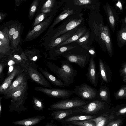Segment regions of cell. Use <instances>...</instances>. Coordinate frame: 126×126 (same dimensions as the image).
I'll use <instances>...</instances> for the list:
<instances>
[{
    "label": "cell",
    "mask_w": 126,
    "mask_h": 126,
    "mask_svg": "<svg viewBox=\"0 0 126 126\" xmlns=\"http://www.w3.org/2000/svg\"><path fill=\"white\" fill-rule=\"evenodd\" d=\"M26 70L21 65L16 67L13 72L6 78L0 86V94H2L9 87L15 77Z\"/></svg>",
    "instance_id": "obj_12"
},
{
    "label": "cell",
    "mask_w": 126,
    "mask_h": 126,
    "mask_svg": "<svg viewBox=\"0 0 126 126\" xmlns=\"http://www.w3.org/2000/svg\"><path fill=\"white\" fill-rule=\"evenodd\" d=\"M108 16L109 19L112 27L113 28L115 24V19L112 12L109 6L107 7Z\"/></svg>",
    "instance_id": "obj_38"
},
{
    "label": "cell",
    "mask_w": 126,
    "mask_h": 126,
    "mask_svg": "<svg viewBox=\"0 0 126 126\" xmlns=\"http://www.w3.org/2000/svg\"><path fill=\"white\" fill-rule=\"evenodd\" d=\"M28 88V81H27L4 95L3 97L5 99H11V104L9 107V111L12 112L15 111L19 114L28 109L24 106L26 100L27 98Z\"/></svg>",
    "instance_id": "obj_2"
},
{
    "label": "cell",
    "mask_w": 126,
    "mask_h": 126,
    "mask_svg": "<svg viewBox=\"0 0 126 126\" xmlns=\"http://www.w3.org/2000/svg\"><path fill=\"white\" fill-rule=\"evenodd\" d=\"M45 126H57L56 124H53L51 123H47L46 124Z\"/></svg>",
    "instance_id": "obj_51"
},
{
    "label": "cell",
    "mask_w": 126,
    "mask_h": 126,
    "mask_svg": "<svg viewBox=\"0 0 126 126\" xmlns=\"http://www.w3.org/2000/svg\"><path fill=\"white\" fill-rule=\"evenodd\" d=\"M118 38L122 42L124 43L126 42V27L123 28L119 33Z\"/></svg>",
    "instance_id": "obj_39"
},
{
    "label": "cell",
    "mask_w": 126,
    "mask_h": 126,
    "mask_svg": "<svg viewBox=\"0 0 126 126\" xmlns=\"http://www.w3.org/2000/svg\"><path fill=\"white\" fill-rule=\"evenodd\" d=\"M66 124H72L79 126H95L96 125L95 122L91 120L86 121H73Z\"/></svg>",
    "instance_id": "obj_30"
},
{
    "label": "cell",
    "mask_w": 126,
    "mask_h": 126,
    "mask_svg": "<svg viewBox=\"0 0 126 126\" xmlns=\"http://www.w3.org/2000/svg\"><path fill=\"white\" fill-rule=\"evenodd\" d=\"M116 5L118 6L119 8H120V9L122 10V4L119 1L116 4Z\"/></svg>",
    "instance_id": "obj_49"
},
{
    "label": "cell",
    "mask_w": 126,
    "mask_h": 126,
    "mask_svg": "<svg viewBox=\"0 0 126 126\" xmlns=\"http://www.w3.org/2000/svg\"><path fill=\"white\" fill-rule=\"evenodd\" d=\"M82 17L79 18H76L72 20L69 22L66 26H63V27L59 30L51 38L50 40H53L60 36L75 29L80 25L82 22Z\"/></svg>",
    "instance_id": "obj_13"
},
{
    "label": "cell",
    "mask_w": 126,
    "mask_h": 126,
    "mask_svg": "<svg viewBox=\"0 0 126 126\" xmlns=\"http://www.w3.org/2000/svg\"><path fill=\"white\" fill-rule=\"evenodd\" d=\"M7 61L6 66L8 71L7 76H8L14 71L15 69L20 65V63L15 59L9 56L6 58Z\"/></svg>",
    "instance_id": "obj_26"
},
{
    "label": "cell",
    "mask_w": 126,
    "mask_h": 126,
    "mask_svg": "<svg viewBox=\"0 0 126 126\" xmlns=\"http://www.w3.org/2000/svg\"><path fill=\"white\" fill-rule=\"evenodd\" d=\"M86 30L84 28L80 27L78 29L75 33L63 43L58 45L56 48L61 47V46L76 41L86 33Z\"/></svg>",
    "instance_id": "obj_22"
},
{
    "label": "cell",
    "mask_w": 126,
    "mask_h": 126,
    "mask_svg": "<svg viewBox=\"0 0 126 126\" xmlns=\"http://www.w3.org/2000/svg\"><path fill=\"white\" fill-rule=\"evenodd\" d=\"M126 113V106L121 109L117 112L116 115L119 116L123 115Z\"/></svg>",
    "instance_id": "obj_45"
},
{
    "label": "cell",
    "mask_w": 126,
    "mask_h": 126,
    "mask_svg": "<svg viewBox=\"0 0 126 126\" xmlns=\"http://www.w3.org/2000/svg\"><path fill=\"white\" fill-rule=\"evenodd\" d=\"M89 53L90 54L91 57H95L96 54L94 49L93 48H91L88 49Z\"/></svg>",
    "instance_id": "obj_46"
},
{
    "label": "cell",
    "mask_w": 126,
    "mask_h": 126,
    "mask_svg": "<svg viewBox=\"0 0 126 126\" xmlns=\"http://www.w3.org/2000/svg\"><path fill=\"white\" fill-rule=\"evenodd\" d=\"M46 13H41L39 14L35 18L34 22L33 24V27H35L39 24L47 16Z\"/></svg>",
    "instance_id": "obj_36"
},
{
    "label": "cell",
    "mask_w": 126,
    "mask_h": 126,
    "mask_svg": "<svg viewBox=\"0 0 126 126\" xmlns=\"http://www.w3.org/2000/svg\"><path fill=\"white\" fill-rule=\"evenodd\" d=\"M7 15L6 13H3L2 12L0 13V22H1L4 19Z\"/></svg>",
    "instance_id": "obj_47"
},
{
    "label": "cell",
    "mask_w": 126,
    "mask_h": 126,
    "mask_svg": "<svg viewBox=\"0 0 126 126\" xmlns=\"http://www.w3.org/2000/svg\"><path fill=\"white\" fill-rule=\"evenodd\" d=\"M119 73L124 81L126 82V62L122 64Z\"/></svg>",
    "instance_id": "obj_40"
},
{
    "label": "cell",
    "mask_w": 126,
    "mask_h": 126,
    "mask_svg": "<svg viewBox=\"0 0 126 126\" xmlns=\"http://www.w3.org/2000/svg\"><path fill=\"white\" fill-rule=\"evenodd\" d=\"M114 95L116 99L126 98V85L123 86L116 92Z\"/></svg>",
    "instance_id": "obj_32"
},
{
    "label": "cell",
    "mask_w": 126,
    "mask_h": 126,
    "mask_svg": "<svg viewBox=\"0 0 126 126\" xmlns=\"http://www.w3.org/2000/svg\"><path fill=\"white\" fill-rule=\"evenodd\" d=\"M123 120L119 119L110 122L106 126H120L122 124Z\"/></svg>",
    "instance_id": "obj_44"
},
{
    "label": "cell",
    "mask_w": 126,
    "mask_h": 126,
    "mask_svg": "<svg viewBox=\"0 0 126 126\" xmlns=\"http://www.w3.org/2000/svg\"><path fill=\"white\" fill-rule=\"evenodd\" d=\"M9 56L17 61L20 64L23 61H25V59L23 58L21 54L19 55L15 53Z\"/></svg>",
    "instance_id": "obj_43"
},
{
    "label": "cell",
    "mask_w": 126,
    "mask_h": 126,
    "mask_svg": "<svg viewBox=\"0 0 126 126\" xmlns=\"http://www.w3.org/2000/svg\"><path fill=\"white\" fill-rule=\"evenodd\" d=\"M54 18V16H48L44 21L34 27L28 33L24 42L34 40L38 37L48 27Z\"/></svg>",
    "instance_id": "obj_9"
},
{
    "label": "cell",
    "mask_w": 126,
    "mask_h": 126,
    "mask_svg": "<svg viewBox=\"0 0 126 126\" xmlns=\"http://www.w3.org/2000/svg\"><path fill=\"white\" fill-rule=\"evenodd\" d=\"M18 26L17 24H14L12 25L8 29V35L10 41L12 40L13 36Z\"/></svg>",
    "instance_id": "obj_37"
},
{
    "label": "cell",
    "mask_w": 126,
    "mask_h": 126,
    "mask_svg": "<svg viewBox=\"0 0 126 126\" xmlns=\"http://www.w3.org/2000/svg\"><path fill=\"white\" fill-rule=\"evenodd\" d=\"M55 0H48L46 1L42 6L41 11L42 13H46L49 11L54 5Z\"/></svg>",
    "instance_id": "obj_34"
},
{
    "label": "cell",
    "mask_w": 126,
    "mask_h": 126,
    "mask_svg": "<svg viewBox=\"0 0 126 126\" xmlns=\"http://www.w3.org/2000/svg\"><path fill=\"white\" fill-rule=\"evenodd\" d=\"M23 1V0H15V3L16 6H18Z\"/></svg>",
    "instance_id": "obj_48"
},
{
    "label": "cell",
    "mask_w": 126,
    "mask_h": 126,
    "mask_svg": "<svg viewBox=\"0 0 126 126\" xmlns=\"http://www.w3.org/2000/svg\"><path fill=\"white\" fill-rule=\"evenodd\" d=\"M89 34L90 33L89 32H86L83 36L76 40V42L79 45H81L83 44L87 40Z\"/></svg>",
    "instance_id": "obj_42"
},
{
    "label": "cell",
    "mask_w": 126,
    "mask_h": 126,
    "mask_svg": "<svg viewBox=\"0 0 126 126\" xmlns=\"http://www.w3.org/2000/svg\"><path fill=\"white\" fill-rule=\"evenodd\" d=\"M71 63L78 65L81 68H85L89 62L91 56L89 53L83 52H76L69 51L62 55Z\"/></svg>",
    "instance_id": "obj_6"
},
{
    "label": "cell",
    "mask_w": 126,
    "mask_h": 126,
    "mask_svg": "<svg viewBox=\"0 0 126 126\" xmlns=\"http://www.w3.org/2000/svg\"><path fill=\"white\" fill-rule=\"evenodd\" d=\"M7 61L6 58L0 60V82L2 83L4 81V74L3 70L6 66Z\"/></svg>",
    "instance_id": "obj_35"
},
{
    "label": "cell",
    "mask_w": 126,
    "mask_h": 126,
    "mask_svg": "<svg viewBox=\"0 0 126 126\" xmlns=\"http://www.w3.org/2000/svg\"><path fill=\"white\" fill-rule=\"evenodd\" d=\"M106 102L97 99L90 101L86 104L76 108L73 113H77L93 115L104 108Z\"/></svg>",
    "instance_id": "obj_7"
},
{
    "label": "cell",
    "mask_w": 126,
    "mask_h": 126,
    "mask_svg": "<svg viewBox=\"0 0 126 126\" xmlns=\"http://www.w3.org/2000/svg\"><path fill=\"white\" fill-rule=\"evenodd\" d=\"M93 0H73L74 3L79 6H87L91 4Z\"/></svg>",
    "instance_id": "obj_41"
},
{
    "label": "cell",
    "mask_w": 126,
    "mask_h": 126,
    "mask_svg": "<svg viewBox=\"0 0 126 126\" xmlns=\"http://www.w3.org/2000/svg\"><path fill=\"white\" fill-rule=\"evenodd\" d=\"M96 118L95 115H78L73 116L65 118L61 120V122L63 124L73 121H82L90 120Z\"/></svg>",
    "instance_id": "obj_24"
},
{
    "label": "cell",
    "mask_w": 126,
    "mask_h": 126,
    "mask_svg": "<svg viewBox=\"0 0 126 126\" xmlns=\"http://www.w3.org/2000/svg\"><path fill=\"white\" fill-rule=\"evenodd\" d=\"M32 102L34 109L38 111L43 110L44 108V104L42 101L38 98L33 96Z\"/></svg>",
    "instance_id": "obj_28"
},
{
    "label": "cell",
    "mask_w": 126,
    "mask_h": 126,
    "mask_svg": "<svg viewBox=\"0 0 126 126\" xmlns=\"http://www.w3.org/2000/svg\"><path fill=\"white\" fill-rule=\"evenodd\" d=\"M61 67L54 63L46 61L44 62L48 68L63 82L64 86H68L74 82L77 74V71L68 61H61Z\"/></svg>",
    "instance_id": "obj_1"
},
{
    "label": "cell",
    "mask_w": 126,
    "mask_h": 126,
    "mask_svg": "<svg viewBox=\"0 0 126 126\" xmlns=\"http://www.w3.org/2000/svg\"></svg>",
    "instance_id": "obj_54"
},
{
    "label": "cell",
    "mask_w": 126,
    "mask_h": 126,
    "mask_svg": "<svg viewBox=\"0 0 126 126\" xmlns=\"http://www.w3.org/2000/svg\"><path fill=\"white\" fill-rule=\"evenodd\" d=\"M93 26L96 34L97 36L100 35L101 38L105 43L106 36L105 26H104L101 23L99 25L96 22H94Z\"/></svg>",
    "instance_id": "obj_25"
},
{
    "label": "cell",
    "mask_w": 126,
    "mask_h": 126,
    "mask_svg": "<svg viewBox=\"0 0 126 126\" xmlns=\"http://www.w3.org/2000/svg\"><path fill=\"white\" fill-rule=\"evenodd\" d=\"M125 21L126 22V19H125Z\"/></svg>",
    "instance_id": "obj_53"
},
{
    "label": "cell",
    "mask_w": 126,
    "mask_h": 126,
    "mask_svg": "<svg viewBox=\"0 0 126 126\" xmlns=\"http://www.w3.org/2000/svg\"><path fill=\"white\" fill-rule=\"evenodd\" d=\"M110 99V93L109 88L105 84L100 82L96 99L105 102L109 101Z\"/></svg>",
    "instance_id": "obj_19"
},
{
    "label": "cell",
    "mask_w": 126,
    "mask_h": 126,
    "mask_svg": "<svg viewBox=\"0 0 126 126\" xmlns=\"http://www.w3.org/2000/svg\"><path fill=\"white\" fill-rule=\"evenodd\" d=\"M39 1L38 0H34L32 4L29 9L28 16L29 18L31 20H32L34 16L37 8Z\"/></svg>",
    "instance_id": "obj_33"
},
{
    "label": "cell",
    "mask_w": 126,
    "mask_h": 126,
    "mask_svg": "<svg viewBox=\"0 0 126 126\" xmlns=\"http://www.w3.org/2000/svg\"><path fill=\"white\" fill-rule=\"evenodd\" d=\"M62 126H74L72 125H68L67 124H63Z\"/></svg>",
    "instance_id": "obj_52"
},
{
    "label": "cell",
    "mask_w": 126,
    "mask_h": 126,
    "mask_svg": "<svg viewBox=\"0 0 126 126\" xmlns=\"http://www.w3.org/2000/svg\"><path fill=\"white\" fill-rule=\"evenodd\" d=\"M73 10L70 9L69 8L64 10L55 19L52 24L49 27L47 34L49 33V32H50L53 29L56 25L62 20L73 14Z\"/></svg>",
    "instance_id": "obj_23"
},
{
    "label": "cell",
    "mask_w": 126,
    "mask_h": 126,
    "mask_svg": "<svg viewBox=\"0 0 126 126\" xmlns=\"http://www.w3.org/2000/svg\"><path fill=\"white\" fill-rule=\"evenodd\" d=\"M77 30L76 28H75L53 40H50L49 43L45 47L46 48L47 50H49L57 46L71 37Z\"/></svg>",
    "instance_id": "obj_14"
},
{
    "label": "cell",
    "mask_w": 126,
    "mask_h": 126,
    "mask_svg": "<svg viewBox=\"0 0 126 126\" xmlns=\"http://www.w3.org/2000/svg\"><path fill=\"white\" fill-rule=\"evenodd\" d=\"M34 90L41 92L47 96L64 99L70 97L74 94L73 91L61 88H46L41 87L34 88Z\"/></svg>",
    "instance_id": "obj_8"
},
{
    "label": "cell",
    "mask_w": 126,
    "mask_h": 126,
    "mask_svg": "<svg viewBox=\"0 0 126 126\" xmlns=\"http://www.w3.org/2000/svg\"><path fill=\"white\" fill-rule=\"evenodd\" d=\"M3 97H0V117H1L2 111V105L1 103V100Z\"/></svg>",
    "instance_id": "obj_50"
},
{
    "label": "cell",
    "mask_w": 126,
    "mask_h": 126,
    "mask_svg": "<svg viewBox=\"0 0 126 126\" xmlns=\"http://www.w3.org/2000/svg\"><path fill=\"white\" fill-rule=\"evenodd\" d=\"M29 79V75L26 70L18 75L15 79L12 82L8 88L2 94L5 95L25 82L28 81Z\"/></svg>",
    "instance_id": "obj_15"
},
{
    "label": "cell",
    "mask_w": 126,
    "mask_h": 126,
    "mask_svg": "<svg viewBox=\"0 0 126 126\" xmlns=\"http://www.w3.org/2000/svg\"><path fill=\"white\" fill-rule=\"evenodd\" d=\"M45 118L43 116H38L32 117L24 119L13 122L12 123L16 125L24 126H32L37 124Z\"/></svg>",
    "instance_id": "obj_17"
},
{
    "label": "cell",
    "mask_w": 126,
    "mask_h": 126,
    "mask_svg": "<svg viewBox=\"0 0 126 126\" xmlns=\"http://www.w3.org/2000/svg\"><path fill=\"white\" fill-rule=\"evenodd\" d=\"M90 101L83 100L78 97L66 98L53 103L50 106L48 110H55L72 109L84 105Z\"/></svg>",
    "instance_id": "obj_4"
},
{
    "label": "cell",
    "mask_w": 126,
    "mask_h": 126,
    "mask_svg": "<svg viewBox=\"0 0 126 126\" xmlns=\"http://www.w3.org/2000/svg\"><path fill=\"white\" fill-rule=\"evenodd\" d=\"M39 69L47 79L53 85L62 87H63L65 86L63 82L61 79L50 73L47 69H43L41 68H39Z\"/></svg>",
    "instance_id": "obj_20"
},
{
    "label": "cell",
    "mask_w": 126,
    "mask_h": 126,
    "mask_svg": "<svg viewBox=\"0 0 126 126\" xmlns=\"http://www.w3.org/2000/svg\"><path fill=\"white\" fill-rule=\"evenodd\" d=\"M24 52L28 60L32 62L35 63L41 57L39 53H32L30 51Z\"/></svg>",
    "instance_id": "obj_31"
},
{
    "label": "cell",
    "mask_w": 126,
    "mask_h": 126,
    "mask_svg": "<svg viewBox=\"0 0 126 126\" xmlns=\"http://www.w3.org/2000/svg\"><path fill=\"white\" fill-rule=\"evenodd\" d=\"M76 47V46L69 45L51 50L49 52L50 57L47 59L56 60L60 58L59 56H62L65 52L73 49Z\"/></svg>",
    "instance_id": "obj_18"
},
{
    "label": "cell",
    "mask_w": 126,
    "mask_h": 126,
    "mask_svg": "<svg viewBox=\"0 0 126 126\" xmlns=\"http://www.w3.org/2000/svg\"><path fill=\"white\" fill-rule=\"evenodd\" d=\"M21 29V24H19L11 40L12 47L16 50H17V46L20 41Z\"/></svg>",
    "instance_id": "obj_27"
},
{
    "label": "cell",
    "mask_w": 126,
    "mask_h": 126,
    "mask_svg": "<svg viewBox=\"0 0 126 126\" xmlns=\"http://www.w3.org/2000/svg\"><path fill=\"white\" fill-rule=\"evenodd\" d=\"M95 57H91L86 75L88 80L94 87H96L98 84L99 76L98 72H97L96 71V65L94 60Z\"/></svg>",
    "instance_id": "obj_10"
},
{
    "label": "cell",
    "mask_w": 126,
    "mask_h": 126,
    "mask_svg": "<svg viewBox=\"0 0 126 126\" xmlns=\"http://www.w3.org/2000/svg\"><path fill=\"white\" fill-rule=\"evenodd\" d=\"M74 110L72 109L54 110L51 114L53 119L60 122L66 117L73 113Z\"/></svg>",
    "instance_id": "obj_21"
},
{
    "label": "cell",
    "mask_w": 126,
    "mask_h": 126,
    "mask_svg": "<svg viewBox=\"0 0 126 126\" xmlns=\"http://www.w3.org/2000/svg\"><path fill=\"white\" fill-rule=\"evenodd\" d=\"M99 73L100 82L108 83L111 80V71L107 63L101 59L98 61Z\"/></svg>",
    "instance_id": "obj_11"
},
{
    "label": "cell",
    "mask_w": 126,
    "mask_h": 126,
    "mask_svg": "<svg viewBox=\"0 0 126 126\" xmlns=\"http://www.w3.org/2000/svg\"><path fill=\"white\" fill-rule=\"evenodd\" d=\"M20 65L26 70L29 79L44 87L52 88L51 86L42 74L38 71V65L35 63L28 60L25 61Z\"/></svg>",
    "instance_id": "obj_3"
},
{
    "label": "cell",
    "mask_w": 126,
    "mask_h": 126,
    "mask_svg": "<svg viewBox=\"0 0 126 126\" xmlns=\"http://www.w3.org/2000/svg\"><path fill=\"white\" fill-rule=\"evenodd\" d=\"M105 28L106 36L105 43L108 54L111 57L112 55V50L111 40L108 28L107 26H105Z\"/></svg>",
    "instance_id": "obj_29"
},
{
    "label": "cell",
    "mask_w": 126,
    "mask_h": 126,
    "mask_svg": "<svg viewBox=\"0 0 126 126\" xmlns=\"http://www.w3.org/2000/svg\"><path fill=\"white\" fill-rule=\"evenodd\" d=\"M114 112L113 111L110 114L108 113H104L99 116L90 120L95 122V126H106L114 119Z\"/></svg>",
    "instance_id": "obj_16"
},
{
    "label": "cell",
    "mask_w": 126,
    "mask_h": 126,
    "mask_svg": "<svg viewBox=\"0 0 126 126\" xmlns=\"http://www.w3.org/2000/svg\"><path fill=\"white\" fill-rule=\"evenodd\" d=\"M74 93L83 100L91 101L96 99L98 91L85 82L75 86Z\"/></svg>",
    "instance_id": "obj_5"
}]
</instances>
